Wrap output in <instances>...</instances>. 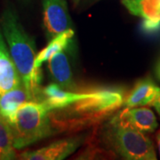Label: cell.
<instances>
[{
  "label": "cell",
  "mask_w": 160,
  "mask_h": 160,
  "mask_svg": "<svg viewBox=\"0 0 160 160\" xmlns=\"http://www.w3.org/2000/svg\"><path fill=\"white\" fill-rule=\"evenodd\" d=\"M124 102V94L118 90L91 91L62 109H52L49 118L54 132L74 133L95 127L109 119Z\"/></svg>",
  "instance_id": "6da1fadb"
},
{
  "label": "cell",
  "mask_w": 160,
  "mask_h": 160,
  "mask_svg": "<svg viewBox=\"0 0 160 160\" xmlns=\"http://www.w3.org/2000/svg\"><path fill=\"white\" fill-rule=\"evenodd\" d=\"M2 33L30 102H41V68L35 67L36 49L33 40L25 32L17 16L6 9L0 20Z\"/></svg>",
  "instance_id": "7a4b0ae2"
},
{
  "label": "cell",
  "mask_w": 160,
  "mask_h": 160,
  "mask_svg": "<svg viewBox=\"0 0 160 160\" xmlns=\"http://www.w3.org/2000/svg\"><path fill=\"white\" fill-rule=\"evenodd\" d=\"M102 138L110 149L126 159L156 160V152L151 140L136 128L113 116L103 126Z\"/></svg>",
  "instance_id": "3957f363"
},
{
  "label": "cell",
  "mask_w": 160,
  "mask_h": 160,
  "mask_svg": "<svg viewBox=\"0 0 160 160\" xmlns=\"http://www.w3.org/2000/svg\"><path fill=\"white\" fill-rule=\"evenodd\" d=\"M50 110L43 102H26L18 109L10 124L13 147L21 149L55 133L52 127Z\"/></svg>",
  "instance_id": "277c9868"
},
{
  "label": "cell",
  "mask_w": 160,
  "mask_h": 160,
  "mask_svg": "<svg viewBox=\"0 0 160 160\" xmlns=\"http://www.w3.org/2000/svg\"><path fill=\"white\" fill-rule=\"evenodd\" d=\"M84 142L83 136L59 140L36 150L23 151L19 158L26 160H61L69 157Z\"/></svg>",
  "instance_id": "5b68a950"
},
{
  "label": "cell",
  "mask_w": 160,
  "mask_h": 160,
  "mask_svg": "<svg viewBox=\"0 0 160 160\" xmlns=\"http://www.w3.org/2000/svg\"><path fill=\"white\" fill-rule=\"evenodd\" d=\"M44 24L49 38L70 28L71 21L65 0H43Z\"/></svg>",
  "instance_id": "8992f818"
},
{
  "label": "cell",
  "mask_w": 160,
  "mask_h": 160,
  "mask_svg": "<svg viewBox=\"0 0 160 160\" xmlns=\"http://www.w3.org/2000/svg\"><path fill=\"white\" fill-rule=\"evenodd\" d=\"M22 83L0 29V92L12 90Z\"/></svg>",
  "instance_id": "52a82bcc"
},
{
  "label": "cell",
  "mask_w": 160,
  "mask_h": 160,
  "mask_svg": "<svg viewBox=\"0 0 160 160\" xmlns=\"http://www.w3.org/2000/svg\"><path fill=\"white\" fill-rule=\"evenodd\" d=\"M159 94V86H157L150 78H144L138 81L131 92L124 97L123 105L129 108L153 106Z\"/></svg>",
  "instance_id": "ba28073f"
},
{
  "label": "cell",
  "mask_w": 160,
  "mask_h": 160,
  "mask_svg": "<svg viewBox=\"0 0 160 160\" xmlns=\"http://www.w3.org/2000/svg\"><path fill=\"white\" fill-rule=\"evenodd\" d=\"M48 69L52 78L62 89L73 91L76 88L69 56L65 49L54 53L48 60Z\"/></svg>",
  "instance_id": "9c48e42d"
},
{
  "label": "cell",
  "mask_w": 160,
  "mask_h": 160,
  "mask_svg": "<svg viewBox=\"0 0 160 160\" xmlns=\"http://www.w3.org/2000/svg\"><path fill=\"white\" fill-rule=\"evenodd\" d=\"M90 92L91 91L74 92L64 90L56 83H52L42 89L41 102L44 103L51 111L52 109L64 108L78 99L87 97Z\"/></svg>",
  "instance_id": "30bf717a"
},
{
  "label": "cell",
  "mask_w": 160,
  "mask_h": 160,
  "mask_svg": "<svg viewBox=\"0 0 160 160\" xmlns=\"http://www.w3.org/2000/svg\"><path fill=\"white\" fill-rule=\"evenodd\" d=\"M119 118L142 132H153L158 124L153 111L149 108L126 107L118 113Z\"/></svg>",
  "instance_id": "8fae6325"
},
{
  "label": "cell",
  "mask_w": 160,
  "mask_h": 160,
  "mask_svg": "<svg viewBox=\"0 0 160 160\" xmlns=\"http://www.w3.org/2000/svg\"><path fill=\"white\" fill-rule=\"evenodd\" d=\"M26 102H30V98L23 83L12 90L0 92V115L10 125L18 109Z\"/></svg>",
  "instance_id": "7c38bea8"
},
{
  "label": "cell",
  "mask_w": 160,
  "mask_h": 160,
  "mask_svg": "<svg viewBox=\"0 0 160 160\" xmlns=\"http://www.w3.org/2000/svg\"><path fill=\"white\" fill-rule=\"evenodd\" d=\"M74 36L73 29H69L62 33L55 36L52 38V41L48 44V46L45 47L41 52L38 53L35 59V67L36 68H41L42 64L48 61L50 58L58 52L62 51L66 49V47L69 45L70 39Z\"/></svg>",
  "instance_id": "4fadbf2b"
},
{
  "label": "cell",
  "mask_w": 160,
  "mask_h": 160,
  "mask_svg": "<svg viewBox=\"0 0 160 160\" xmlns=\"http://www.w3.org/2000/svg\"><path fill=\"white\" fill-rule=\"evenodd\" d=\"M132 14L143 19L160 17V0H122Z\"/></svg>",
  "instance_id": "5bb4252c"
},
{
  "label": "cell",
  "mask_w": 160,
  "mask_h": 160,
  "mask_svg": "<svg viewBox=\"0 0 160 160\" xmlns=\"http://www.w3.org/2000/svg\"><path fill=\"white\" fill-rule=\"evenodd\" d=\"M15 156L11 127L0 115V160L13 159Z\"/></svg>",
  "instance_id": "9a60e30c"
},
{
  "label": "cell",
  "mask_w": 160,
  "mask_h": 160,
  "mask_svg": "<svg viewBox=\"0 0 160 160\" xmlns=\"http://www.w3.org/2000/svg\"><path fill=\"white\" fill-rule=\"evenodd\" d=\"M116 154L112 150L100 149L95 144H88V147L78 155L77 159H95V158H114Z\"/></svg>",
  "instance_id": "2e32d148"
},
{
  "label": "cell",
  "mask_w": 160,
  "mask_h": 160,
  "mask_svg": "<svg viewBox=\"0 0 160 160\" xmlns=\"http://www.w3.org/2000/svg\"><path fill=\"white\" fill-rule=\"evenodd\" d=\"M142 29L147 34H153L160 30V17L143 19Z\"/></svg>",
  "instance_id": "e0dca14e"
},
{
  "label": "cell",
  "mask_w": 160,
  "mask_h": 160,
  "mask_svg": "<svg viewBox=\"0 0 160 160\" xmlns=\"http://www.w3.org/2000/svg\"><path fill=\"white\" fill-rule=\"evenodd\" d=\"M153 106H154L156 110L158 111V113L160 116V94L159 96L158 97V99L156 100V102H155L154 104H153Z\"/></svg>",
  "instance_id": "ac0fdd59"
},
{
  "label": "cell",
  "mask_w": 160,
  "mask_h": 160,
  "mask_svg": "<svg viewBox=\"0 0 160 160\" xmlns=\"http://www.w3.org/2000/svg\"><path fill=\"white\" fill-rule=\"evenodd\" d=\"M156 139H157V142H158V149H159L160 153V130L156 134Z\"/></svg>",
  "instance_id": "d6986e66"
},
{
  "label": "cell",
  "mask_w": 160,
  "mask_h": 160,
  "mask_svg": "<svg viewBox=\"0 0 160 160\" xmlns=\"http://www.w3.org/2000/svg\"><path fill=\"white\" fill-rule=\"evenodd\" d=\"M158 77H159V78H160V62L159 64H158Z\"/></svg>",
  "instance_id": "ffe728a7"
},
{
  "label": "cell",
  "mask_w": 160,
  "mask_h": 160,
  "mask_svg": "<svg viewBox=\"0 0 160 160\" xmlns=\"http://www.w3.org/2000/svg\"><path fill=\"white\" fill-rule=\"evenodd\" d=\"M73 1H74V3L76 4V5H77V4H78V2H79V0H73Z\"/></svg>",
  "instance_id": "44dd1931"
}]
</instances>
